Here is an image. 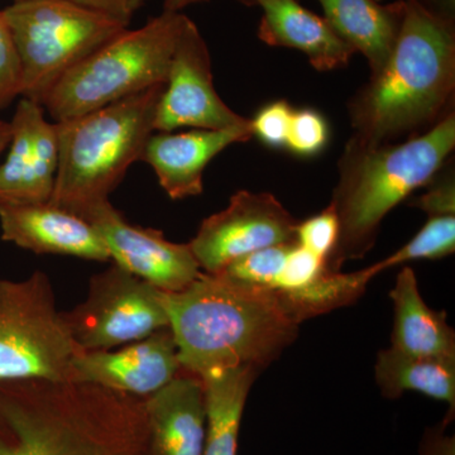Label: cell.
<instances>
[{"instance_id":"e575fe53","label":"cell","mask_w":455,"mask_h":455,"mask_svg":"<svg viewBox=\"0 0 455 455\" xmlns=\"http://www.w3.org/2000/svg\"><path fill=\"white\" fill-rule=\"evenodd\" d=\"M197 2H203V0H164V12L179 13L182 8Z\"/></svg>"},{"instance_id":"ac0fdd59","label":"cell","mask_w":455,"mask_h":455,"mask_svg":"<svg viewBox=\"0 0 455 455\" xmlns=\"http://www.w3.org/2000/svg\"><path fill=\"white\" fill-rule=\"evenodd\" d=\"M263 11L259 40L275 47L300 51L317 71L349 64L355 51L333 31L325 18L302 7L298 0H250Z\"/></svg>"},{"instance_id":"cb8c5ba5","label":"cell","mask_w":455,"mask_h":455,"mask_svg":"<svg viewBox=\"0 0 455 455\" xmlns=\"http://www.w3.org/2000/svg\"><path fill=\"white\" fill-rule=\"evenodd\" d=\"M455 251V215L429 217L425 226L405 245L387 259L374 263L379 274L418 259H439Z\"/></svg>"},{"instance_id":"7c38bea8","label":"cell","mask_w":455,"mask_h":455,"mask_svg":"<svg viewBox=\"0 0 455 455\" xmlns=\"http://www.w3.org/2000/svg\"><path fill=\"white\" fill-rule=\"evenodd\" d=\"M83 218L97 228L114 265L161 291H181L202 275L190 244L173 243L161 230L133 226L109 200Z\"/></svg>"},{"instance_id":"484cf974","label":"cell","mask_w":455,"mask_h":455,"mask_svg":"<svg viewBox=\"0 0 455 455\" xmlns=\"http://www.w3.org/2000/svg\"><path fill=\"white\" fill-rule=\"evenodd\" d=\"M329 127L324 116L314 109L293 110L286 147L292 154L311 157L324 149Z\"/></svg>"},{"instance_id":"1f68e13d","label":"cell","mask_w":455,"mask_h":455,"mask_svg":"<svg viewBox=\"0 0 455 455\" xmlns=\"http://www.w3.org/2000/svg\"><path fill=\"white\" fill-rule=\"evenodd\" d=\"M447 424L429 427L421 439L419 454L420 455H455V439L445 433Z\"/></svg>"},{"instance_id":"52a82bcc","label":"cell","mask_w":455,"mask_h":455,"mask_svg":"<svg viewBox=\"0 0 455 455\" xmlns=\"http://www.w3.org/2000/svg\"><path fill=\"white\" fill-rule=\"evenodd\" d=\"M2 12L20 56V97L42 106L65 74L128 27L68 0H20Z\"/></svg>"},{"instance_id":"9a60e30c","label":"cell","mask_w":455,"mask_h":455,"mask_svg":"<svg viewBox=\"0 0 455 455\" xmlns=\"http://www.w3.org/2000/svg\"><path fill=\"white\" fill-rule=\"evenodd\" d=\"M0 229L3 241L35 253L98 262L110 259L97 228L85 218L50 202H0Z\"/></svg>"},{"instance_id":"d6a6232c","label":"cell","mask_w":455,"mask_h":455,"mask_svg":"<svg viewBox=\"0 0 455 455\" xmlns=\"http://www.w3.org/2000/svg\"><path fill=\"white\" fill-rule=\"evenodd\" d=\"M427 11L454 22L455 0H418Z\"/></svg>"},{"instance_id":"ba28073f","label":"cell","mask_w":455,"mask_h":455,"mask_svg":"<svg viewBox=\"0 0 455 455\" xmlns=\"http://www.w3.org/2000/svg\"><path fill=\"white\" fill-rule=\"evenodd\" d=\"M80 352L44 272L0 278V382H70Z\"/></svg>"},{"instance_id":"836d02e7","label":"cell","mask_w":455,"mask_h":455,"mask_svg":"<svg viewBox=\"0 0 455 455\" xmlns=\"http://www.w3.org/2000/svg\"><path fill=\"white\" fill-rule=\"evenodd\" d=\"M11 123L0 121V155L8 148L9 142H11Z\"/></svg>"},{"instance_id":"ffe728a7","label":"cell","mask_w":455,"mask_h":455,"mask_svg":"<svg viewBox=\"0 0 455 455\" xmlns=\"http://www.w3.org/2000/svg\"><path fill=\"white\" fill-rule=\"evenodd\" d=\"M390 298L394 304L391 348L416 357L455 359V333L447 314L427 307L410 266L397 275Z\"/></svg>"},{"instance_id":"7402d4cb","label":"cell","mask_w":455,"mask_h":455,"mask_svg":"<svg viewBox=\"0 0 455 455\" xmlns=\"http://www.w3.org/2000/svg\"><path fill=\"white\" fill-rule=\"evenodd\" d=\"M376 382L382 396L395 400L406 391L447 403L444 424H451L455 414V359L416 357L394 348L377 355L374 366Z\"/></svg>"},{"instance_id":"4316f807","label":"cell","mask_w":455,"mask_h":455,"mask_svg":"<svg viewBox=\"0 0 455 455\" xmlns=\"http://www.w3.org/2000/svg\"><path fill=\"white\" fill-rule=\"evenodd\" d=\"M296 243L326 260L333 253L339 236V220L331 205L296 226Z\"/></svg>"},{"instance_id":"30bf717a","label":"cell","mask_w":455,"mask_h":455,"mask_svg":"<svg viewBox=\"0 0 455 455\" xmlns=\"http://www.w3.org/2000/svg\"><path fill=\"white\" fill-rule=\"evenodd\" d=\"M296 226L298 221L272 194L241 190L224 211L203 221L188 244L202 271L217 275L256 251L295 243Z\"/></svg>"},{"instance_id":"d6986e66","label":"cell","mask_w":455,"mask_h":455,"mask_svg":"<svg viewBox=\"0 0 455 455\" xmlns=\"http://www.w3.org/2000/svg\"><path fill=\"white\" fill-rule=\"evenodd\" d=\"M325 20L355 52L366 57L370 76L385 68L394 52L405 0L381 5L377 0H317Z\"/></svg>"},{"instance_id":"d4e9b609","label":"cell","mask_w":455,"mask_h":455,"mask_svg":"<svg viewBox=\"0 0 455 455\" xmlns=\"http://www.w3.org/2000/svg\"><path fill=\"white\" fill-rule=\"evenodd\" d=\"M292 244L272 245V247L256 251L235 259L217 275L230 278L236 283L269 290L283 269L284 259Z\"/></svg>"},{"instance_id":"9c48e42d","label":"cell","mask_w":455,"mask_h":455,"mask_svg":"<svg viewBox=\"0 0 455 455\" xmlns=\"http://www.w3.org/2000/svg\"><path fill=\"white\" fill-rule=\"evenodd\" d=\"M62 314L85 352L118 348L169 326L164 292L116 265L90 278L85 300Z\"/></svg>"},{"instance_id":"3957f363","label":"cell","mask_w":455,"mask_h":455,"mask_svg":"<svg viewBox=\"0 0 455 455\" xmlns=\"http://www.w3.org/2000/svg\"><path fill=\"white\" fill-rule=\"evenodd\" d=\"M455 92L453 20L405 0L396 46L385 68L350 98L353 139L395 142L429 130L451 113ZM453 112V110H451Z\"/></svg>"},{"instance_id":"6da1fadb","label":"cell","mask_w":455,"mask_h":455,"mask_svg":"<svg viewBox=\"0 0 455 455\" xmlns=\"http://www.w3.org/2000/svg\"><path fill=\"white\" fill-rule=\"evenodd\" d=\"M145 398L88 383L0 382V455H147Z\"/></svg>"},{"instance_id":"7a4b0ae2","label":"cell","mask_w":455,"mask_h":455,"mask_svg":"<svg viewBox=\"0 0 455 455\" xmlns=\"http://www.w3.org/2000/svg\"><path fill=\"white\" fill-rule=\"evenodd\" d=\"M169 326L184 372L250 366L262 371L299 335L271 290L202 272L179 292H164Z\"/></svg>"},{"instance_id":"e0dca14e","label":"cell","mask_w":455,"mask_h":455,"mask_svg":"<svg viewBox=\"0 0 455 455\" xmlns=\"http://www.w3.org/2000/svg\"><path fill=\"white\" fill-rule=\"evenodd\" d=\"M147 455H203L206 435L205 388L184 372L145 398Z\"/></svg>"},{"instance_id":"5b68a950","label":"cell","mask_w":455,"mask_h":455,"mask_svg":"<svg viewBox=\"0 0 455 455\" xmlns=\"http://www.w3.org/2000/svg\"><path fill=\"white\" fill-rule=\"evenodd\" d=\"M164 85L76 118L56 123L59 169L50 203L84 217L108 202L128 169L140 161L155 132Z\"/></svg>"},{"instance_id":"277c9868","label":"cell","mask_w":455,"mask_h":455,"mask_svg":"<svg viewBox=\"0 0 455 455\" xmlns=\"http://www.w3.org/2000/svg\"><path fill=\"white\" fill-rule=\"evenodd\" d=\"M454 147V112L405 142L366 143L350 137L338 160L339 179L329 204L339 220V236L326 267L338 272L347 260L363 259L386 215L416 188L427 187Z\"/></svg>"},{"instance_id":"2e32d148","label":"cell","mask_w":455,"mask_h":455,"mask_svg":"<svg viewBox=\"0 0 455 455\" xmlns=\"http://www.w3.org/2000/svg\"><path fill=\"white\" fill-rule=\"evenodd\" d=\"M252 137L251 119L228 130L154 132L140 161L152 167L171 199H187L203 193L204 171L212 158L228 147L248 142Z\"/></svg>"},{"instance_id":"44dd1931","label":"cell","mask_w":455,"mask_h":455,"mask_svg":"<svg viewBox=\"0 0 455 455\" xmlns=\"http://www.w3.org/2000/svg\"><path fill=\"white\" fill-rule=\"evenodd\" d=\"M257 368L212 371L203 377L205 388L206 435L203 455H236L239 430Z\"/></svg>"},{"instance_id":"d590c367","label":"cell","mask_w":455,"mask_h":455,"mask_svg":"<svg viewBox=\"0 0 455 455\" xmlns=\"http://www.w3.org/2000/svg\"><path fill=\"white\" fill-rule=\"evenodd\" d=\"M239 2L244 3V4L250 5V0H239Z\"/></svg>"},{"instance_id":"83f0119b","label":"cell","mask_w":455,"mask_h":455,"mask_svg":"<svg viewBox=\"0 0 455 455\" xmlns=\"http://www.w3.org/2000/svg\"><path fill=\"white\" fill-rule=\"evenodd\" d=\"M22 92V70L20 56L9 31L3 12H0V109L8 107Z\"/></svg>"},{"instance_id":"4dcf8cb0","label":"cell","mask_w":455,"mask_h":455,"mask_svg":"<svg viewBox=\"0 0 455 455\" xmlns=\"http://www.w3.org/2000/svg\"><path fill=\"white\" fill-rule=\"evenodd\" d=\"M80 7L106 14L130 25L131 18L146 0H68Z\"/></svg>"},{"instance_id":"8992f818","label":"cell","mask_w":455,"mask_h":455,"mask_svg":"<svg viewBox=\"0 0 455 455\" xmlns=\"http://www.w3.org/2000/svg\"><path fill=\"white\" fill-rule=\"evenodd\" d=\"M188 20L164 11L139 29H125L65 74L44 99V110L64 122L164 85Z\"/></svg>"},{"instance_id":"f546056e","label":"cell","mask_w":455,"mask_h":455,"mask_svg":"<svg viewBox=\"0 0 455 455\" xmlns=\"http://www.w3.org/2000/svg\"><path fill=\"white\" fill-rule=\"evenodd\" d=\"M427 187H430L429 190L416 197L411 206L421 209L429 217L455 215L454 173H445L442 179H436L435 176Z\"/></svg>"},{"instance_id":"5bb4252c","label":"cell","mask_w":455,"mask_h":455,"mask_svg":"<svg viewBox=\"0 0 455 455\" xmlns=\"http://www.w3.org/2000/svg\"><path fill=\"white\" fill-rule=\"evenodd\" d=\"M44 106L22 98L12 119V137L0 164V202L49 203L59 169V134Z\"/></svg>"},{"instance_id":"74e56055","label":"cell","mask_w":455,"mask_h":455,"mask_svg":"<svg viewBox=\"0 0 455 455\" xmlns=\"http://www.w3.org/2000/svg\"><path fill=\"white\" fill-rule=\"evenodd\" d=\"M377 2H379V0H377Z\"/></svg>"},{"instance_id":"8fae6325","label":"cell","mask_w":455,"mask_h":455,"mask_svg":"<svg viewBox=\"0 0 455 455\" xmlns=\"http://www.w3.org/2000/svg\"><path fill=\"white\" fill-rule=\"evenodd\" d=\"M250 119L233 112L212 83V60L206 42L193 20L180 36L155 116V132L180 128L228 130Z\"/></svg>"},{"instance_id":"603a6c76","label":"cell","mask_w":455,"mask_h":455,"mask_svg":"<svg viewBox=\"0 0 455 455\" xmlns=\"http://www.w3.org/2000/svg\"><path fill=\"white\" fill-rule=\"evenodd\" d=\"M379 275L376 265L343 274L326 268L324 274L302 291L278 299L284 310L301 324L305 320L355 304L366 292L368 283Z\"/></svg>"},{"instance_id":"f1b7e54d","label":"cell","mask_w":455,"mask_h":455,"mask_svg":"<svg viewBox=\"0 0 455 455\" xmlns=\"http://www.w3.org/2000/svg\"><path fill=\"white\" fill-rule=\"evenodd\" d=\"M293 109L286 100H276L263 107L257 113L252 124L253 136L271 148L286 147Z\"/></svg>"},{"instance_id":"4fadbf2b","label":"cell","mask_w":455,"mask_h":455,"mask_svg":"<svg viewBox=\"0 0 455 455\" xmlns=\"http://www.w3.org/2000/svg\"><path fill=\"white\" fill-rule=\"evenodd\" d=\"M182 372L170 326L118 348L80 352L70 382L88 383L128 396L147 398Z\"/></svg>"},{"instance_id":"8d00e7d4","label":"cell","mask_w":455,"mask_h":455,"mask_svg":"<svg viewBox=\"0 0 455 455\" xmlns=\"http://www.w3.org/2000/svg\"><path fill=\"white\" fill-rule=\"evenodd\" d=\"M16 2H20V0H16Z\"/></svg>"}]
</instances>
